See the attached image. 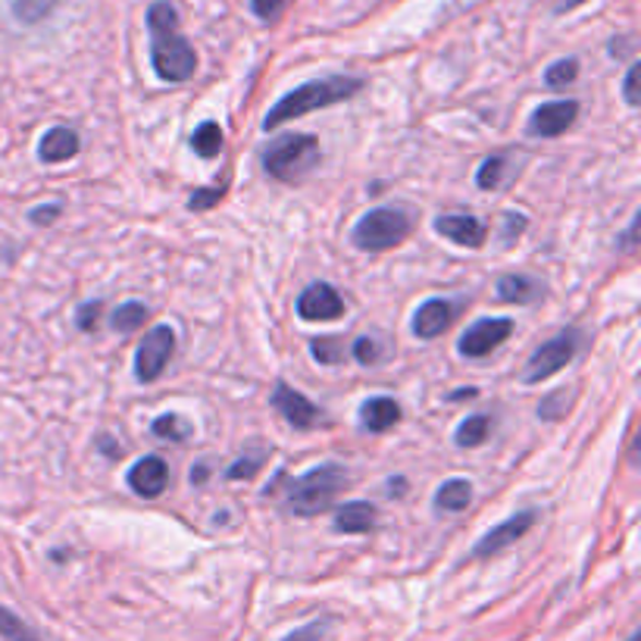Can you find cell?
I'll use <instances>...</instances> for the list:
<instances>
[{
    "label": "cell",
    "mask_w": 641,
    "mask_h": 641,
    "mask_svg": "<svg viewBox=\"0 0 641 641\" xmlns=\"http://www.w3.org/2000/svg\"><path fill=\"white\" fill-rule=\"evenodd\" d=\"M147 32H150V63L154 72L169 82H189L197 70V53L191 48L189 38L179 32V10L169 0H157L147 10Z\"/></svg>",
    "instance_id": "6da1fadb"
},
{
    "label": "cell",
    "mask_w": 641,
    "mask_h": 641,
    "mask_svg": "<svg viewBox=\"0 0 641 641\" xmlns=\"http://www.w3.org/2000/svg\"><path fill=\"white\" fill-rule=\"evenodd\" d=\"M363 88V78H354V75H326V78H313V82H304L301 88L288 92L269 113L263 119V129H279L282 122H294V119L307 117L313 110H323V107H332V104H341V100H351Z\"/></svg>",
    "instance_id": "7a4b0ae2"
},
{
    "label": "cell",
    "mask_w": 641,
    "mask_h": 641,
    "mask_svg": "<svg viewBox=\"0 0 641 641\" xmlns=\"http://www.w3.org/2000/svg\"><path fill=\"white\" fill-rule=\"evenodd\" d=\"M286 488V510L291 517H319L329 504H332L344 488H348V470L338 463H323L316 470H310L301 479H279L269 488Z\"/></svg>",
    "instance_id": "3957f363"
},
{
    "label": "cell",
    "mask_w": 641,
    "mask_h": 641,
    "mask_svg": "<svg viewBox=\"0 0 641 641\" xmlns=\"http://www.w3.org/2000/svg\"><path fill=\"white\" fill-rule=\"evenodd\" d=\"M319 164V142L316 135H282L266 144L263 169L279 182H301L310 169Z\"/></svg>",
    "instance_id": "277c9868"
},
{
    "label": "cell",
    "mask_w": 641,
    "mask_h": 641,
    "mask_svg": "<svg viewBox=\"0 0 641 641\" xmlns=\"http://www.w3.org/2000/svg\"><path fill=\"white\" fill-rule=\"evenodd\" d=\"M413 229V219L407 210H398V207H376L370 214L363 216L351 232V241H354L360 251H370V254H382V251H391L398 247Z\"/></svg>",
    "instance_id": "5b68a950"
},
{
    "label": "cell",
    "mask_w": 641,
    "mask_h": 641,
    "mask_svg": "<svg viewBox=\"0 0 641 641\" xmlns=\"http://www.w3.org/2000/svg\"><path fill=\"white\" fill-rule=\"evenodd\" d=\"M582 344V335L570 329V332L554 335L551 341H545L542 348H535V354L529 356L523 370V382L525 385H535V382L551 379L554 373H560L567 363H570L576 351Z\"/></svg>",
    "instance_id": "8992f818"
},
{
    "label": "cell",
    "mask_w": 641,
    "mask_h": 641,
    "mask_svg": "<svg viewBox=\"0 0 641 641\" xmlns=\"http://www.w3.org/2000/svg\"><path fill=\"white\" fill-rule=\"evenodd\" d=\"M176 348V332L169 326H154L150 332L144 335L135 354V376L138 382H157L160 373L167 370L169 356Z\"/></svg>",
    "instance_id": "52a82bcc"
},
{
    "label": "cell",
    "mask_w": 641,
    "mask_h": 641,
    "mask_svg": "<svg viewBox=\"0 0 641 641\" xmlns=\"http://www.w3.org/2000/svg\"><path fill=\"white\" fill-rule=\"evenodd\" d=\"M513 332V319L507 316H492V319H479L473 323L467 332L460 335V354L470 356V360H479V356H488L495 348H500L507 338Z\"/></svg>",
    "instance_id": "ba28073f"
},
{
    "label": "cell",
    "mask_w": 641,
    "mask_h": 641,
    "mask_svg": "<svg viewBox=\"0 0 641 641\" xmlns=\"http://www.w3.org/2000/svg\"><path fill=\"white\" fill-rule=\"evenodd\" d=\"M273 407H276V413L286 420L288 426L294 428H313L323 423V410L307 401L298 388H291L286 382H279L276 385V391H273Z\"/></svg>",
    "instance_id": "9c48e42d"
},
{
    "label": "cell",
    "mask_w": 641,
    "mask_h": 641,
    "mask_svg": "<svg viewBox=\"0 0 641 641\" xmlns=\"http://www.w3.org/2000/svg\"><path fill=\"white\" fill-rule=\"evenodd\" d=\"M535 520H539V510H520V513H513L510 520H504L500 525H495L492 532H485L479 542H475V551L473 557H492V554H498V551H504V547H510L513 542H520L525 532L535 525Z\"/></svg>",
    "instance_id": "30bf717a"
},
{
    "label": "cell",
    "mask_w": 641,
    "mask_h": 641,
    "mask_svg": "<svg viewBox=\"0 0 641 641\" xmlns=\"http://www.w3.org/2000/svg\"><path fill=\"white\" fill-rule=\"evenodd\" d=\"M344 313V301L329 282H313L298 298V316L307 323H329Z\"/></svg>",
    "instance_id": "8fae6325"
},
{
    "label": "cell",
    "mask_w": 641,
    "mask_h": 641,
    "mask_svg": "<svg viewBox=\"0 0 641 641\" xmlns=\"http://www.w3.org/2000/svg\"><path fill=\"white\" fill-rule=\"evenodd\" d=\"M579 117V104L576 100H551L542 104L532 117H529V135L535 138H557L570 129Z\"/></svg>",
    "instance_id": "7c38bea8"
},
{
    "label": "cell",
    "mask_w": 641,
    "mask_h": 641,
    "mask_svg": "<svg viewBox=\"0 0 641 641\" xmlns=\"http://www.w3.org/2000/svg\"><path fill=\"white\" fill-rule=\"evenodd\" d=\"M169 485V467L164 457L157 453H147L142 457L132 470H129V488L138 495V498H160L167 492Z\"/></svg>",
    "instance_id": "4fadbf2b"
},
{
    "label": "cell",
    "mask_w": 641,
    "mask_h": 641,
    "mask_svg": "<svg viewBox=\"0 0 641 641\" xmlns=\"http://www.w3.org/2000/svg\"><path fill=\"white\" fill-rule=\"evenodd\" d=\"M460 313L457 301H445V298H432L423 307L413 313V335L416 338H438L442 332H448V326L453 323V316Z\"/></svg>",
    "instance_id": "5bb4252c"
},
{
    "label": "cell",
    "mask_w": 641,
    "mask_h": 641,
    "mask_svg": "<svg viewBox=\"0 0 641 641\" xmlns=\"http://www.w3.org/2000/svg\"><path fill=\"white\" fill-rule=\"evenodd\" d=\"M435 232L442 238H448L460 247H482L485 238H488V229L479 216L470 214H451V216H438L435 219Z\"/></svg>",
    "instance_id": "9a60e30c"
},
{
    "label": "cell",
    "mask_w": 641,
    "mask_h": 641,
    "mask_svg": "<svg viewBox=\"0 0 641 641\" xmlns=\"http://www.w3.org/2000/svg\"><path fill=\"white\" fill-rule=\"evenodd\" d=\"M78 154V135L66 129V125H53L45 132V138L38 144V157H41V164H66Z\"/></svg>",
    "instance_id": "2e32d148"
},
{
    "label": "cell",
    "mask_w": 641,
    "mask_h": 641,
    "mask_svg": "<svg viewBox=\"0 0 641 641\" xmlns=\"http://www.w3.org/2000/svg\"><path fill=\"white\" fill-rule=\"evenodd\" d=\"M379 520L376 507L366 504V500H351V504H341L338 513H335V532H344V535H363L370 532Z\"/></svg>",
    "instance_id": "e0dca14e"
},
{
    "label": "cell",
    "mask_w": 641,
    "mask_h": 641,
    "mask_svg": "<svg viewBox=\"0 0 641 641\" xmlns=\"http://www.w3.org/2000/svg\"><path fill=\"white\" fill-rule=\"evenodd\" d=\"M401 420V404L395 401V398H370L366 404L360 407V423L366 432H388V428L395 426Z\"/></svg>",
    "instance_id": "ac0fdd59"
},
{
    "label": "cell",
    "mask_w": 641,
    "mask_h": 641,
    "mask_svg": "<svg viewBox=\"0 0 641 641\" xmlns=\"http://www.w3.org/2000/svg\"><path fill=\"white\" fill-rule=\"evenodd\" d=\"M542 291H545V286L532 276H525V273H507L498 279L500 301H507V304H532V301L542 298Z\"/></svg>",
    "instance_id": "d6986e66"
},
{
    "label": "cell",
    "mask_w": 641,
    "mask_h": 641,
    "mask_svg": "<svg viewBox=\"0 0 641 641\" xmlns=\"http://www.w3.org/2000/svg\"><path fill=\"white\" fill-rule=\"evenodd\" d=\"M470 498H473V485L467 479H451V482H445L438 488L435 510H442V513H460V510H467Z\"/></svg>",
    "instance_id": "ffe728a7"
},
{
    "label": "cell",
    "mask_w": 641,
    "mask_h": 641,
    "mask_svg": "<svg viewBox=\"0 0 641 641\" xmlns=\"http://www.w3.org/2000/svg\"><path fill=\"white\" fill-rule=\"evenodd\" d=\"M191 147H194V154L201 160H214L216 154L222 150V129H219V122H214V119L201 122L194 129V135H191Z\"/></svg>",
    "instance_id": "44dd1931"
},
{
    "label": "cell",
    "mask_w": 641,
    "mask_h": 641,
    "mask_svg": "<svg viewBox=\"0 0 641 641\" xmlns=\"http://www.w3.org/2000/svg\"><path fill=\"white\" fill-rule=\"evenodd\" d=\"M488 435H492V420L475 413L460 423V428L453 432V442H457V448H479V445H485Z\"/></svg>",
    "instance_id": "7402d4cb"
},
{
    "label": "cell",
    "mask_w": 641,
    "mask_h": 641,
    "mask_svg": "<svg viewBox=\"0 0 641 641\" xmlns=\"http://www.w3.org/2000/svg\"><path fill=\"white\" fill-rule=\"evenodd\" d=\"M0 639L7 641H45L38 629H32L20 614H13L10 607H0Z\"/></svg>",
    "instance_id": "603a6c76"
},
{
    "label": "cell",
    "mask_w": 641,
    "mask_h": 641,
    "mask_svg": "<svg viewBox=\"0 0 641 641\" xmlns=\"http://www.w3.org/2000/svg\"><path fill=\"white\" fill-rule=\"evenodd\" d=\"M57 0H10V13L23 25H38L53 13Z\"/></svg>",
    "instance_id": "cb8c5ba5"
},
{
    "label": "cell",
    "mask_w": 641,
    "mask_h": 641,
    "mask_svg": "<svg viewBox=\"0 0 641 641\" xmlns=\"http://www.w3.org/2000/svg\"><path fill=\"white\" fill-rule=\"evenodd\" d=\"M507 176H510V164H507V157H488L479 172H475V185L482 191H495L500 189L504 182H507Z\"/></svg>",
    "instance_id": "d4e9b609"
},
{
    "label": "cell",
    "mask_w": 641,
    "mask_h": 641,
    "mask_svg": "<svg viewBox=\"0 0 641 641\" xmlns=\"http://www.w3.org/2000/svg\"><path fill=\"white\" fill-rule=\"evenodd\" d=\"M150 432H154L157 438H167V442H176V445H182V442H189L191 423H185V420H182L179 413H164V416H157V420H154Z\"/></svg>",
    "instance_id": "484cf974"
},
{
    "label": "cell",
    "mask_w": 641,
    "mask_h": 641,
    "mask_svg": "<svg viewBox=\"0 0 641 641\" xmlns=\"http://www.w3.org/2000/svg\"><path fill=\"white\" fill-rule=\"evenodd\" d=\"M576 75H579V60L576 57H564V60H557V63H551L545 72V85L551 92H560V88H567L576 82Z\"/></svg>",
    "instance_id": "4316f807"
},
{
    "label": "cell",
    "mask_w": 641,
    "mask_h": 641,
    "mask_svg": "<svg viewBox=\"0 0 641 641\" xmlns=\"http://www.w3.org/2000/svg\"><path fill=\"white\" fill-rule=\"evenodd\" d=\"M144 319H147V307H144L142 301H125L122 307L113 310V319L110 323H113L117 332H135Z\"/></svg>",
    "instance_id": "83f0119b"
},
{
    "label": "cell",
    "mask_w": 641,
    "mask_h": 641,
    "mask_svg": "<svg viewBox=\"0 0 641 641\" xmlns=\"http://www.w3.org/2000/svg\"><path fill=\"white\" fill-rule=\"evenodd\" d=\"M266 457H269V448L263 451V448H257V451H251L247 457H241V460H235L229 470H226V479L229 482H238V479H251V475L261 473V467L266 463Z\"/></svg>",
    "instance_id": "f1b7e54d"
},
{
    "label": "cell",
    "mask_w": 641,
    "mask_h": 641,
    "mask_svg": "<svg viewBox=\"0 0 641 641\" xmlns=\"http://www.w3.org/2000/svg\"><path fill=\"white\" fill-rule=\"evenodd\" d=\"M310 354H313L316 363H323V366H335V363L344 360V348H341L338 338H313L310 341Z\"/></svg>",
    "instance_id": "f546056e"
},
{
    "label": "cell",
    "mask_w": 641,
    "mask_h": 641,
    "mask_svg": "<svg viewBox=\"0 0 641 641\" xmlns=\"http://www.w3.org/2000/svg\"><path fill=\"white\" fill-rule=\"evenodd\" d=\"M332 636V619H313L307 626L294 629L291 636H286L282 641H326Z\"/></svg>",
    "instance_id": "4dcf8cb0"
},
{
    "label": "cell",
    "mask_w": 641,
    "mask_h": 641,
    "mask_svg": "<svg viewBox=\"0 0 641 641\" xmlns=\"http://www.w3.org/2000/svg\"><path fill=\"white\" fill-rule=\"evenodd\" d=\"M226 194V185H219V189H197V191H191V197H189V210H210V207H216L219 204V197Z\"/></svg>",
    "instance_id": "1f68e13d"
},
{
    "label": "cell",
    "mask_w": 641,
    "mask_h": 641,
    "mask_svg": "<svg viewBox=\"0 0 641 641\" xmlns=\"http://www.w3.org/2000/svg\"><path fill=\"white\" fill-rule=\"evenodd\" d=\"M351 351H354V356L360 360V363H379L382 344L376 341V338H356Z\"/></svg>",
    "instance_id": "d6a6232c"
},
{
    "label": "cell",
    "mask_w": 641,
    "mask_h": 641,
    "mask_svg": "<svg viewBox=\"0 0 641 641\" xmlns=\"http://www.w3.org/2000/svg\"><path fill=\"white\" fill-rule=\"evenodd\" d=\"M288 0H251V10H254V16L263 20V23H273L282 10H286Z\"/></svg>",
    "instance_id": "836d02e7"
},
{
    "label": "cell",
    "mask_w": 641,
    "mask_h": 641,
    "mask_svg": "<svg viewBox=\"0 0 641 641\" xmlns=\"http://www.w3.org/2000/svg\"><path fill=\"white\" fill-rule=\"evenodd\" d=\"M100 310H104V304H100V301H92V304H82V307H78L75 319H78V329H82V332H95Z\"/></svg>",
    "instance_id": "e575fe53"
},
{
    "label": "cell",
    "mask_w": 641,
    "mask_h": 641,
    "mask_svg": "<svg viewBox=\"0 0 641 641\" xmlns=\"http://www.w3.org/2000/svg\"><path fill=\"white\" fill-rule=\"evenodd\" d=\"M564 410H567V395H564V391H557V395H547V401H542V407H539V416H545V420H557Z\"/></svg>",
    "instance_id": "d590c367"
},
{
    "label": "cell",
    "mask_w": 641,
    "mask_h": 641,
    "mask_svg": "<svg viewBox=\"0 0 641 641\" xmlns=\"http://www.w3.org/2000/svg\"><path fill=\"white\" fill-rule=\"evenodd\" d=\"M622 97H626V104H629V107H639V63H632L629 72H626Z\"/></svg>",
    "instance_id": "8d00e7d4"
},
{
    "label": "cell",
    "mask_w": 641,
    "mask_h": 641,
    "mask_svg": "<svg viewBox=\"0 0 641 641\" xmlns=\"http://www.w3.org/2000/svg\"><path fill=\"white\" fill-rule=\"evenodd\" d=\"M525 232V216L507 214L504 216V244H513V238H520Z\"/></svg>",
    "instance_id": "74e56055"
},
{
    "label": "cell",
    "mask_w": 641,
    "mask_h": 641,
    "mask_svg": "<svg viewBox=\"0 0 641 641\" xmlns=\"http://www.w3.org/2000/svg\"><path fill=\"white\" fill-rule=\"evenodd\" d=\"M57 216H60V204H50V207H38V210H32V222H35V226H50Z\"/></svg>",
    "instance_id": "f35d334b"
},
{
    "label": "cell",
    "mask_w": 641,
    "mask_h": 641,
    "mask_svg": "<svg viewBox=\"0 0 641 641\" xmlns=\"http://www.w3.org/2000/svg\"><path fill=\"white\" fill-rule=\"evenodd\" d=\"M582 3H589V0H557V3H554V13L564 16V13H570V10L582 7Z\"/></svg>",
    "instance_id": "ab89813d"
},
{
    "label": "cell",
    "mask_w": 641,
    "mask_h": 641,
    "mask_svg": "<svg viewBox=\"0 0 641 641\" xmlns=\"http://www.w3.org/2000/svg\"><path fill=\"white\" fill-rule=\"evenodd\" d=\"M207 475H210V467H207V463H197L191 479H194V485H201V482H207Z\"/></svg>",
    "instance_id": "60d3db41"
},
{
    "label": "cell",
    "mask_w": 641,
    "mask_h": 641,
    "mask_svg": "<svg viewBox=\"0 0 641 641\" xmlns=\"http://www.w3.org/2000/svg\"><path fill=\"white\" fill-rule=\"evenodd\" d=\"M407 488V482L404 479H395V482H391V485H388V492H395V495H401V492H404Z\"/></svg>",
    "instance_id": "b9f144b4"
},
{
    "label": "cell",
    "mask_w": 641,
    "mask_h": 641,
    "mask_svg": "<svg viewBox=\"0 0 641 641\" xmlns=\"http://www.w3.org/2000/svg\"><path fill=\"white\" fill-rule=\"evenodd\" d=\"M629 641H639V636H632V639H629Z\"/></svg>",
    "instance_id": "7bdbcfd3"
}]
</instances>
